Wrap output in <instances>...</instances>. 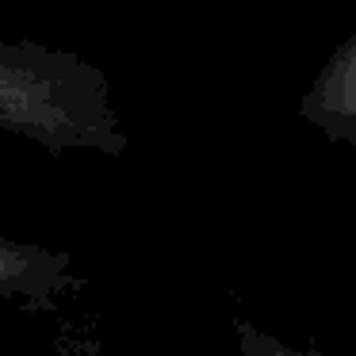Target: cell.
Instances as JSON below:
<instances>
[{"label":"cell","instance_id":"obj_2","mask_svg":"<svg viewBox=\"0 0 356 356\" xmlns=\"http://www.w3.org/2000/svg\"><path fill=\"white\" fill-rule=\"evenodd\" d=\"M81 276L70 253L0 238V307L47 310L77 291Z\"/></svg>","mask_w":356,"mask_h":356},{"label":"cell","instance_id":"obj_3","mask_svg":"<svg viewBox=\"0 0 356 356\" xmlns=\"http://www.w3.org/2000/svg\"><path fill=\"white\" fill-rule=\"evenodd\" d=\"M295 111L330 142L356 149V31L325 58Z\"/></svg>","mask_w":356,"mask_h":356},{"label":"cell","instance_id":"obj_1","mask_svg":"<svg viewBox=\"0 0 356 356\" xmlns=\"http://www.w3.org/2000/svg\"><path fill=\"white\" fill-rule=\"evenodd\" d=\"M0 134L108 157L127 149L108 73L39 42H0Z\"/></svg>","mask_w":356,"mask_h":356},{"label":"cell","instance_id":"obj_4","mask_svg":"<svg viewBox=\"0 0 356 356\" xmlns=\"http://www.w3.org/2000/svg\"><path fill=\"white\" fill-rule=\"evenodd\" d=\"M238 341H241V356H302L295 348H287L284 341H276L272 333H261L249 322H238Z\"/></svg>","mask_w":356,"mask_h":356}]
</instances>
